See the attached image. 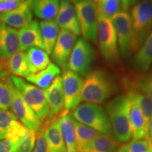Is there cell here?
Returning <instances> with one entry per match:
<instances>
[{
  "mask_svg": "<svg viewBox=\"0 0 152 152\" xmlns=\"http://www.w3.org/2000/svg\"><path fill=\"white\" fill-rule=\"evenodd\" d=\"M130 100L129 119L133 140H149V125L143 113L135 102Z\"/></svg>",
  "mask_w": 152,
  "mask_h": 152,
  "instance_id": "ac0fdd59",
  "label": "cell"
},
{
  "mask_svg": "<svg viewBox=\"0 0 152 152\" xmlns=\"http://www.w3.org/2000/svg\"><path fill=\"white\" fill-rule=\"evenodd\" d=\"M97 42L104 59L110 65L120 62V52L115 28L111 19L99 16Z\"/></svg>",
  "mask_w": 152,
  "mask_h": 152,
  "instance_id": "8992f818",
  "label": "cell"
},
{
  "mask_svg": "<svg viewBox=\"0 0 152 152\" xmlns=\"http://www.w3.org/2000/svg\"><path fill=\"white\" fill-rule=\"evenodd\" d=\"M77 37L71 32L60 30L51 55L54 64L63 71L68 69V61L77 42Z\"/></svg>",
  "mask_w": 152,
  "mask_h": 152,
  "instance_id": "8fae6325",
  "label": "cell"
},
{
  "mask_svg": "<svg viewBox=\"0 0 152 152\" xmlns=\"http://www.w3.org/2000/svg\"><path fill=\"white\" fill-rule=\"evenodd\" d=\"M141 0H128L129 1V7H132L133 5H134L135 4H137V2H139Z\"/></svg>",
  "mask_w": 152,
  "mask_h": 152,
  "instance_id": "60d3db41",
  "label": "cell"
},
{
  "mask_svg": "<svg viewBox=\"0 0 152 152\" xmlns=\"http://www.w3.org/2000/svg\"><path fill=\"white\" fill-rule=\"evenodd\" d=\"M130 55L137 52L152 30V5L150 0H141L130 11Z\"/></svg>",
  "mask_w": 152,
  "mask_h": 152,
  "instance_id": "6da1fadb",
  "label": "cell"
},
{
  "mask_svg": "<svg viewBox=\"0 0 152 152\" xmlns=\"http://www.w3.org/2000/svg\"><path fill=\"white\" fill-rule=\"evenodd\" d=\"M44 92L49 108L48 116L43 125L44 128H45L53 120L60 116L65 111L61 77L58 75L55 77L50 86Z\"/></svg>",
  "mask_w": 152,
  "mask_h": 152,
  "instance_id": "7c38bea8",
  "label": "cell"
},
{
  "mask_svg": "<svg viewBox=\"0 0 152 152\" xmlns=\"http://www.w3.org/2000/svg\"><path fill=\"white\" fill-rule=\"evenodd\" d=\"M118 45L121 56L126 59L130 56V44L131 38V19L130 14L127 11H121L112 17Z\"/></svg>",
  "mask_w": 152,
  "mask_h": 152,
  "instance_id": "4fadbf2b",
  "label": "cell"
},
{
  "mask_svg": "<svg viewBox=\"0 0 152 152\" xmlns=\"http://www.w3.org/2000/svg\"><path fill=\"white\" fill-rule=\"evenodd\" d=\"M19 51L18 31L0 22V63L5 62Z\"/></svg>",
  "mask_w": 152,
  "mask_h": 152,
  "instance_id": "9a60e30c",
  "label": "cell"
},
{
  "mask_svg": "<svg viewBox=\"0 0 152 152\" xmlns=\"http://www.w3.org/2000/svg\"><path fill=\"white\" fill-rule=\"evenodd\" d=\"M9 85L11 92V107L12 113L26 128L35 132L44 128L42 124L33 109L25 102L21 94L15 87L9 75Z\"/></svg>",
  "mask_w": 152,
  "mask_h": 152,
  "instance_id": "ba28073f",
  "label": "cell"
},
{
  "mask_svg": "<svg viewBox=\"0 0 152 152\" xmlns=\"http://www.w3.org/2000/svg\"><path fill=\"white\" fill-rule=\"evenodd\" d=\"M58 0H33V13L38 18L43 20H53L58 13Z\"/></svg>",
  "mask_w": 152,
  "mask_h": 152,
  "instance_id": "f1b7e54d",
  "label": "cell"
},
{
  "mask_svg": "<svg viewBox=\"0 0 152 152\" xmlns=\"http://www.w3.org/2000/svg\"><path fill=\"white\" fill-rule=\"evenodd\" d=\"M152 65V30L136 52L133 66L139 72H147Z\"/></svg>",
  "mask_w": 152,
  "mask_h": 152,
  "instance_id": "cb8c5ba5",
  "label": "cell"
},
{
  "mask_svg": "<svg viewBox=\"0 0 152 152\" xmlns=\"http://www.w3.org/2000/svg\"><path fill=\"white\" fill-rule=\"evenodd\" d=\"M37 132L28 129L19 141L16 152H33L35 147Z\"/></svg>",
  "mask_w": 152,
  "mask_h": 152,
  "instance_id": "e575fe53",
  "label": "cell"
},
{
  "mask_svg": "<svg viewBox=\"0 0 152 152\" xmlns=\"http://www.w3.org/2000/svg\"><path fill=\"white\" fill-rule=\"evenodd\" d=\"M18 143L10 140H0V152H16Z\"/></svg>",
  "mask_w": 152,
  "mask_h": 152,
  "instance_id": "8d00e7d4",
  "label": "cell"
},
{
  "mask_svg": "<svg viewBox=\"0 0 152 152\" xmlns=\"http://www.w3.org/2000/svg\"><path fill=\"white\" fill-rule=\"evenodd\" d=\"M17 120L12 112L0 109V140H5L11 127Z\"/></svg>",
  "mask_w": 152,
  "mask_h": 152,
  "instance_id": "1f68e13d",
  "label": "cell"
},
{
  "mask_svg": "<svg viewBox=\"0 0 152 152\" xmlns=\"http://www.w3.org/2000/svg\"><path fill=\"white\" fill-rule=\"evenodd\" d=\"M0 64H1V63H0Z\"/></svg>",
  "mask_w": 152,
  "mask_h": 152,
  "instance_id": "f907efd6",
  "label": "cell"
},
{
  "mask_svg": "<svg viewBox=\"0 0 152 152\" xmlns=\"http://www.w3.org/2000/svg\"><path fill=\"white\" fill-rule=\"evenodd\" d=\"M62 87L64 96V109L70 112L80 105L82 102L84 80L80 75L69 70L64 71Z\"/></svg>",
  "mask_w": 152,
  "mask_h": 152,
  "instance_id": "30bf717a",
  "label": "cell"
},
{
  "mask_svg": "<svg viewBox=\"0 0 152 152\" xmlns=\"http://www.w3.org/2000/svg\"><path fill=\"white\" fill-rule=\"evenodd\" d=\"M123 87L129 99L134 101L137 104L143 113L146 122L149 125L152 115V101L149 96L136 89L125 85H123Z\"/></svg>",
  "mask_w": 152,
  "mask_h": 152,
  "instance_id": "83f0119b",
  "label": "cell"
},
{
  "mask_svg": "<svg viewBox=\"0 0 152 152\" xmlns=\"http://www.w3.org/2000/svg\"><path fill=\"white\" fill-rule=\"evenodd\" d=\"M33 152H49V147L45 136V128L37 132Z\"/></svg>",
  "mask_w": 152,
  "mask_h": 152,
  "instance_id": "d590c367",
  "label": "cell"
},
{
  "mask_svg": "<svg viewBox=\"0 0 152 152\" xmlns=\"http://www.w3.org/2000/svg\"><path fill=\"white\" fill-rule=\"evenodd\" d=\"M122 85L140 91L152 101V71L129 73L123 77Z\"/></svg>",
  "mask_w": 152,
  "mask_h": 152,
  "instance_id": "d6986e66",
  "label": "cell"
},
{
  "mask_svg": "<svg viewBox=\"0 0 152 152\" xmlns=\"http://www.w3.org/2000/svg\"><path fill=\"white\" fill-rule=\"evenodd\" d=\"M19 2L15 0H0V14L14 10L19 5Z\"/></svg>",
  "mask_w": 152,
  "mask_h": 152,
  "instance_id": "74e56055",
  "label": "cell"
},
{
  "mask_svg": "<svg viewBox=\"0 0 152 152\" xmlns=\"http://www.w3.org/2000/svg\"><path fill=\"white\" fill-rule=\"evenodd\" d=\"M130 100L126 95H120L109 101L106 105L114 136L118 142H126L132 138L129 119Z\"/></svg>",
  "mask_w": 152,
  "mask_h": 152,
  "instance_id": "7a4b0ae2",
  "label": "cell"
},
{
  "mask_svg": "<svg viewBox=\"0 0 152 152\" xmlns=\"http://www.w3.org/2000/svg\"><path fill=\"white\" fill-rule=\"evenodd\" d=\"M151 1V5H152V0H150Z\"/></svg>",
  "mask_w": 152,
  "mask_h": 152,
  "instance_id": "681fc988",
  "label": "cell"
},
{
  "mask_svg": "<svg viewBox=\"0 0 152 152\" xmlns=\"http://www.w3.org/2000/svg\"><path fill=\"white\" fill-rule=\"evenodd\" d=\"M99 16L111 19L112 17L121 11V0H99L96 3Z\"/></svg>",
  "mask_w": 152,
  "mask_h": 152,
  "instance_id": "4dcf8cb0",
  "label": "cell"
},
{
  "mask_svg": "<svg viewBox=\"0 0 152 152\" xmlns=\"http://www.w3.org/2000/svg\"><path fill=\"white\" fill-rule=\"evenodd\" d=\"M58 118L66 152H77L75 120L70 115L69 112L66 111L63 112Z\"/></svg>",
  "mask_w": 152,
  "mask_h": 152,
  "instance_id": "ffe728a7",
  "label": "cell"
},
{
  "mask_svg": "<svg viewBox=\"0 0 152 152\" xmlns=\"http://www.w3.org/2000/svg\"><path fill=\"white\" fill-rule=\"evenodd\" d=\"M9 75L0 79V109L9 111L11 107V92L9 85Z\"/></svg>",
  "mask_w": 152,
  "mask_h": 152,
  "instance_id": "836d02e7",
  "label": "cell"
},
{
  "mask_svg": "<svg viewBox=\"0 0 152 152\" xmlns=\"http://www.w3.org/2000/svg\"><path fill=\"white\" fill-rule=\"evenodd\" d=\"M147 152H152V143L151 142V145H150V147L149 150H148Z\"/></svg>",
  "mask_w": 152,
  "mask_h": 152,
  "instance_id": "7bdbcfd3",
  "label": "cell"
},
{
  "mask_svg": "<svg viewBox=\"0 0 152 152\" xmlns=\"http://www.w3.org/2000/svg\"><path fill=\"white\" fill-rule=\"evenodd\" d=\"M119 147V142L111 134H99L77 152H116Z\"/></svg>",
  "mask_w": 152,
  "mask_h": 152,
  "instance_id": "44dd1931",
  "label": "cell"
},
{
  "mask_svg": "<svg viewBox=\"0 0 152 152\" xmlns=\"http://www.w3.org/2000/svg\"><path fill=\"white\" fill-rule=\"evenodd\" d=\"M94 61V51L89 42L77 39L70 56L68 70L79 75H85L90 71Z\"/></svg>",
  "mask_w": 152,
  "mask_h": 152,
  "instance_id": "9c48e42d",
  "label": "cell"
},
{
  "mask_svg": "<svg viewBox=\"0 0 152 152\" xmlns=\"http://www.w3.org/2000/svg\"><path fill=\"white\" fill-rule=\"evenodd\" d=\"M15 1H18V2H19V3H21V2H23V1H26V0H15Z\"/></svg>",
  "mask_w": 152,
  "mask_h": 152,
  "instance_id": "f6af8a7d",
  "label": "cell"
},
{
  "mask_svg": "<svg viewBox=\"0 0 152 152\" xmlns=\"http://www.w3.org/2000/svg\"><path fill=\"white\" fill-rule=\"evenodd\" d=\"M58 117L53 120L45 128V136L48 144L49 152H66Z\"/></svg>",
  "mask_w": 152,
  "mask_h": 152,
  "instance_id": "7402d4cb",
  "label": "cell"
},
{
  "mask_svg": "<svg viewBox=\"0 0 152 152\" xmlns=\"http://www.w3.org/2000/svg\"><path fill=\"white\" fill-rule=\"evenodd\" d=\"M66 1H69V2L73 3V4L75 3V0H66Z\"/></svg>",
  "mask_w": 152,
  "mask_h": 152,
  "instance_id": "ee69618b",
  "label": "cell"
},
{
  "mask_svg": "<svg viewBox=\"0 0 152 152\" xmlns=\"http://www.w3.org/2000/svg\"><path fill=\"white\" fill-rule=\"evenodd\" d=\"M19 51L26 52L32 47H38L44 49L39 23L33 20L26 27L20 28L18 31Z\"/></svg>",
  "mask_w": 152,
  "mask_h": 152,
  "instance_id": "e0dca14e",
  "label": "cell"
},
{
  "mask_svg": "<svg viewBox=\"0 0 152 152\" xmlns=\"http://www.w3.org/2000/svg\"><path fill=\"white\" fill-rule=\"evenodd\" d=\"M149 140L152 143V115L149 124Z\"/></svg>",
  "mask_w": 152,
  "mask_h": 152,
  "instance_id": "ab89813d",
  "label": "cell"
},
{
  "mask_svg": "<svg viewBox=\"0 0 152 152\" xmlns=\"http://www.w3.org/2000/svg\"><path fill=\"white\" fill-rule=\"evenodd\" d=\"M83 1V0H75V3L76 2H78V1Z\"/></svg>",
  "mask_w": 152,
  "mask_h": 152,
  "instance_id": "c3c4849f",
  "label": "cell"
},
{
  "mask_svg": "<svg viewBox=\"0 0 152 152\" xmlns=\"http://www.w3.org/2000/svg\"><path fill=\"white\" fill-rule=\"evenodd\" d=\"M9 75V73H7V71H3L0 72V79L2 78V77H4V76H7V75Z\"/></svg>",
  "mask_w": 152,
  "mask_h": 152,
  "instance_id": "b9f144b4",
  "label": "cell"
},
{
  "mask_svg": "<svg viewBox=\"0 0 152 152\" xmlns=\"http://www.w3.org/2000/svg\"><path fill=\"white\" fill-rule=\"evenodd\" d=\"M9 77L25 102L37 115L43 126L49 114V108L44 90L28 83L20 77L13 75H10Z\"/></svg>",
  "mask_w": 152,
  "mask_h": 152,
  "instance_id": "5b68a950",
  "label": "cell"
},
{
  "mask_svg": "<svg viewBox=\"0 0 152 152\" xmlns=\"http://www.w3.org/2000/svg\"><path fill=\"white\" fill-rule=\"evenodd\" d=\"M61 70L54 63H51L45 69L36 73L29 74L26 77V80L31 83L41 90H46L53 80L61 74Z\"/></svg>",
  "mask_w": 152,
  "mask_h": 152,
  "instance_id": "603a6c76",
  "label": "cell"
},
{
  "mask_svg": "<svg viewBox=\"0 0 152 152\" xmlns=\"http://www.w3.org/2000/svg\"><path fill=\"white\" fill-rule=\"evenodd\" d=\"M33 0L19 4L14 10L0 14V22L13 28H23L33 21Z\"/></svg>",
  "mask_w": 152,
  "mask_h": 152,
  "instance_id": "5bb4252c",
  "label": "cell"
},
{
  "mask_svg": "<svg viewBox=\"0 0 152 152\" xmlns=\"http://www.w3.org/2000/svg\"><path fill=\"white\" fill-rule=\"evenodd\" d=\"M80 35L87 42H97L99 14L96 4L93 0H83L75 4Z\"/></svg>",
  "mask_w": 152,
  "mask_h": 152,
  "instance_id": "52a82bcc",
  "label": "cell"
},
{
  "mask_svg": "<svg viewBox=\"0 0 152 152\" xmlns=\"http://www.w3.org/2000/svg\"><path fill=\"white\" fill-rule=\"evenodd\" d=\"M76 140H77V149L83 147L85 144L92 141L101 133L94 129L89 128L86 125L75 121Z\"/></svg>",
  "mask_w": 152,
  "mask_h": 152,
  "instance_id": "f546056e",
  "label": "cell"
},
{
  "mask_svg": "<svg viewBox=\"0 0 152 152\" xmlns=\"http://www.w3.org/2000/svg\"><path fill=\"white\" fill-rule=\"evenodd\" d=\"M74 120L105 134H111V125L105 110L99 104L85 103L80 104L72 111Z\"/></svg>",
  "mask_w": 152,
  "mask_h": 152,
  "instance_id": "277c9868",
  "label": "cell"
},
{
  "mask_svg": "<svg viewBox=\"0 0 152 152\" xmlns=\"http://www.w3.org/2000/svg\"><path fill=\"white\" fill-rule=\"evenodd\" d=\"M151 142L149 140H133L120 146L116 152H147Z\"/></svg>",
  "mask_w": 152,
  "mask_h": 152,
  "instance_id": "d6a6232c",
  "label": "cell"
},
{
  "mask_svg": "<svg viewBox=\"0 0 152 152\" xmlns=\"http://www.w3.org/2000/svg\"><path fill=\"white\" fill-rule=\"evenodd\" d=\"M39 23L44 49L51 55L60 31V28L54 20H42Z\"/></svg>",
  "mask_w": 152,
  "mask_h": 152,
  "instance_id": "4316f807",
  "label": "cell"
},
{
  "mask_svg": "<svg viewBox=\"0 0 152 152\" xmlns=\"http://www.w3.org/2000/svg\"><path fill=\"white\" fill-rule=\"evenodd\" d=\"M121 4H122V9L123 11H127L130 8L129 7V1L128 0H121Z\"/></svg>",
  "mask_w": 152,
  "mask_h": 152,
  "instance_id": "f35d334b",
  "label": "cell"
},
{
  "mask_svg": "<svg viewBox=\"0 0 152 152\" xmlns=\"http://www.w3.org/2000/svg\"><path fill=\"white\" fill-rule=\"evenodd\" d=\"M3 68L11 75L26 77L30 74L26 52L18 51L15 53L5 62Z\"/></svg>",
  "mask_w": 152,
  "mask_h": 152,
  "instance_id": "484cf974",
  "label": "cell"
},
{
  "mask_svg": "<svg viewBox=\"0 0 152 152\" xmlns=\"http://www.w3.org/2000/svg\"><path fill=\"white\" fill-rule=\"evenodd\" d=\"M54 20L61 29L71 32L76 36L80 35L78 20L75 7L72 3L66 0H61Z\"/></svg>",
  "mask_w": 152,
  "mask_h": 152,
  "instance_id": "2e32d148",
  "label": "cell"
},
{
  "mask_svg": "<svg viewBox=\"0 0 152 152\" xmlns=\"http://www.w3.org/2000/svg\"><path fill=\"white\" fill-rule=\"evenodd\" d=\"M115 87L111 77L106 71L96 69L85 75L82 101L85 103H103L113 94Z\"/></svg>",
  "mask_w": 152,
  "mask_h": 152,
  "instance_id": "3957f363",
  "label": "cell"
},
{
  "mask_svg": "<svg viewBox=\"0 0 152 152\" xmlns=\"http://www.w3.org/2000/svg\"><path fill=\"white\" fill-rule=\"evenodd\" d=\"M93 1H94V2L96 4V3H97V2H98V1H99V0H93Z\"/></svg>",
  "mask_w": 152,
  "mask_h": 152,
  "instance_id": "7dc6e473",
  "label": "cell"
},
{
  "mask_svg": "<svg viewBox=\"0 0 152 152\" xmlns=\"http://www.w3.org/2000/svg\"><path fill=\"white\" fill-rule=\"evenodd\" d=\"M26 53L30 74L42 71L52 63L49 54L43 49L32 47Z\"/></svg>",
  "mask_w": 152,
  "mask_h": 152,
  "instance_id": "d4e9b609",
  "label": "cell"
},
{
  "mask_svg": "<svg viewBox=\"0 0 152 152\" xmlns=\"http://www.w3.org/2000/svg\"><path fill=\"white\" fill-rule=\"evenodd\" d=\"M3 71H4V68H3V66H1V64H0V72H1Z\"/></svg>",
  "mask_w": 152,
  "mask_h": 152,
  "instance_id": "bcb514c9",
  "label": "cell"
}]
</instances>
